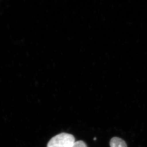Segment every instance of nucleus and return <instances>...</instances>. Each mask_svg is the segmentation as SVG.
Here are the masks:
<instances>
[{
    "mask_svg": "<svg viewBox=\"0 0 147 147\" xmlns=\"http://www.w3.org/2000/svg\"><path fill=\"white\" fill-rule=\"evenodd\" d=\"M75 142L73 135L61 133L53 137L47 143V147H71Z\"/></svg>",
    "mask_w": 147,
    "mask_h": 147,
    "instance_id": "1",
    "label": "nucleus"
},
{
    "mask_svg": "<svg viewBox=\"0 0 147 147\" xmlns=\"http://www.w3.org/2000/svg\"><path fill=\"white\" fill-rule=\"evenodd\" d=\"M110 146V147H127L126 142L121 138L117 137L111 138Z\"/></svg>",
    "mask_w": 147,
    "mask_h": 147,
    "instance_id": "2",
    "label": "nucleus"
},
{
    "mask_svg": "<svg viewBox=\"0 0 147 147\" xmlns=\"http://www.w3.org/2000/svg\"><path fill=\"white\" fill-rule=\"evenodd\" d=\"M71 147H87L85 142L82 141H79L75 142Z\"/></svg>",
    "mask_w": 147,
    "mask_h": 147,
    "instance_id": "3",
    "label": "nucleus"
}]
</instances>
